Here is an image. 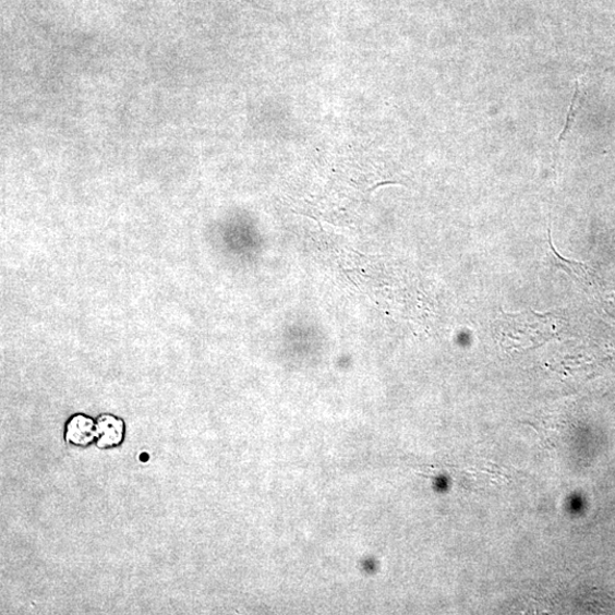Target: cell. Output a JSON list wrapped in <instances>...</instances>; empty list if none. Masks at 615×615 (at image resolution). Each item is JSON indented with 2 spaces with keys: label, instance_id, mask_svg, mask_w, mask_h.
I'll return each mask as SVG.
<instances>
[{
  "label": "cell",
  "instance_id": "1",
  "mask_svg": "<svg viewBox=\"0 0 615 615\" xmlns=\"http://www.w3.org/2000/svg\"><path fill=\"white\" fill-rule=\"evenodd\" d=\"M564 325L553 313L502 314L494 323V335L505 350L527 351L558 338Z\"/></svg>",
  "mask_w": 615,
  "mask_h": 615
},
{
  "label": "cell",
  "instance_id": "2",
  "mask_svg": "<svg viewBox=\"0 0 615 615\" xmlns=\"http://www.w3.org/2000/svg\"><path fill=\"white\" fill-rule=\"evenodd\" d=\"M65 439L69 444L87 447L97 439L96 422L86 415H74L65 427Z\"/></svg>",
  "mask_w": 615,
  "mask_h": 615
},
{
  "label": "cell",
  "instance_id": "3",
  "mask_svg": "<svg viewBox=\"0 0 615 615\" xmlns=\"http://www.w3.org/2000/svg\"><path fill=\"white\" fill-rule=\"evenodd\" d=\"M97 447H118L124 441V422L112 415H101L96 421Z\"/></svg>",
  "mask_w": 615,
  "mask_h": 615
},
{
  "label": "cell",
  "instance_id": "4",
  "mask_svg": "<svg viewBox=\"0 0 615 615\" xmlns=\"http://www.w3.org/2000/svg\"><path fill=\"white\" fill-rule=\"evenodd\" d=\"M548 242H550V253H548L550 264L556 269H563L564 272L568 273L570 276L581 281L582 285L591 286L592 285L591 270H589L587 266L582 263L563 258V256L556 251V249L552 243L551 230L548 232Z\"/></svg>",
  "mask_w": 615,
  "mask_h": 615
},
{
  "label": "cell",
  "instance_id": "5",
  "mask_svg": "<svg viewBox=\"0 0 615 615\" xmlns=\"http://www.w3.org/2000/svg\"><path fill=\"white\" fill-rule=\"evenodd\" d=\"M578 102H579V83L577 82L576 92H575V95H574V98H572V102H571V107H570V110H569V113H568L567 122H566V125H564L563 131H562V133L558 137V143H560L563 141V138L567 136V134L570 130V126L575 121Z\"/></svg>",
  "mask_w": 615,
  "mask_h": 615
}]
</instances>
